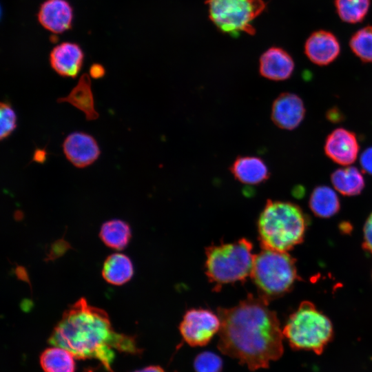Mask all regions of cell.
Wrapping results in <instances>:
<instances>
[{
	"instance_id": "cell-13",
	"label": "cell",
	"mask_w": 372,
	"mask_h": 372,
	"mask_svg": "<svg viewBox=\"0 0 372 372\" xmlns=\"http://www.w3.org/2000/svg\"><path fill=\"white\" fill-rule=\"evenodd\" d=\"M84 54L74 43L64 42L56 45L50 54L52 69L63 77L75 78L81 70Z\"/></svg>"
},
{
	"instance_id": "cell-1",
	"label": "cell",
	"mask_w": 372,
	"mask_h": 372,
	"mask_svg": "<svg viewBox=\"0 0 372 372\" xmlns=\"http://www.w3.org/2000/svg\"><path fill=\"white\" fill-rule=\"evenodd\" d=\"M268 302L249 294L236 306L217 309L221 323L218 349L251 371L268 368L284 352L282 330Z\"/></svg>"
},
{
	"instance_id": "cell-19",
	"label": "cell",
	"mask_w": 372,
	"mask_h": 372,
	"mask_svg": "<svg viewBox=\"0 0 372 372\" xmlns=\"http://www.w3.org/2000/svg\"><path fill=\"white\" fill-rule=\"evenodd\" d=\"M331 181L338 192L349 196L360 194L365 185L362 173L353 166L335 170L331 175Z\"/></svg>"
},
{
	"instance_id": "cell-5",
	"label": "cell",
	"mask_w": 372,
	"mask_h": 372,
	"mask_svg": "<svg viewBox=\"0 0 372 372\" xmlns=\"http://www.w3.org/2000/svg\"><path fill=\"white\" fill-rule=\"evenodd\" d=\"M282 333L293 349L320 355L332 340L333 329L329 318L313 303L304 301L290 315Z\"/></svg>"
},
{
	"instance_id": "cell-7",
	"label": "cell",
	"mask_w": 372,
	"mask_h": 372,
	"mask_svg": "<svg viewBox=\"0 0 372 372\" xmlns=\"http://www.w3.org/2000/svg\"><path fill=\"white\" fill-rule=\"evenodd\" d=\"M209 17L223 33L238 37L241 33L254 34L252 21L265 10L263 0H207Z\"/></svg>"
},
{
	"instance_id": "cell-31",
	"label": "cell",
	"mask_w": 372,
	"mask_h": 372,
	"mask_svg": "<svg viewBox=\"0 0 372 372\" xmlns=\"http://www.w3.org/2000/svg\"><path fill=\"white\" fill-rule=\"evenodd\" d=\"M327 118L331 122H338L342 121V115L336 107L331 109L327 114Z\"/></svg>"
},
{
	"instance_id": "cell-29",
	"label": "cell",
	"mask_w": 372,
	"mask_h": 372,
	"mask_svg": "<svg viewBox=\"0 0 372 372\" xmlns=\"http://www.w3.org/2000/svg\"><path fill=\"white\" fill-rule=\"evenodd\" d=\"M85 372H111V370H107L101 364L96 368L87 369ZM133 372H166L160 366H149Z\"/></svg>"
},
{
	"instance_id": "cell-26",
	"label": "cell",
	"mask_w": 372,
	"mask_h": 372,
	"mask_svg": "<svg viewBox=\"0 0 372 372\" xmlns=\"http://www.w3.org/2000/svg\"><path fill=\"white\" fill-rule=\"evenodd\" d=\"M1 140L8 137L17 127V114L11 105L6 101L0 104Z\"/></svg>"
},
{
	"instance_id": "cell-24",
	"label": "cell",
	"mask_w": 372,
	"mask_h": 372,
	"mask_svg": "<svg viewBox=\"0 0 372 372\" xmlns=\"http://www.w3.org/2000/svg\"><path fill=\"white\" fill-rule=\"evenodd\" d=\"M349 46L360 61L372 62V26L366 25L354 32L350 38Z\"/></svg>"
},
{
	"instance_id": "cell-3",
	"label": "cell",
	"mask_w": 372,
	"mask_h": 372,
	"mask_svg": "<svg viewBox=\"0 0 372 372\" xmlns=\"http://www.w3.org/2000/svg\"><path fill=\"white\" fill-rule=\"evenodd\" d=\"M308 218L295 203L268 200L258 220L262 249L287 252L304 239Z\"/></svg>"
},
{
	"instance_id": "cell-2",
	"label": "cell",
	"mask_w": 372,
	"mask_h": 372,
	"mask_svg": "<svg viewBox=\"0 0 372 372\" xmlns=\"http://www.w3.org/2000/svg\"><path fill=\"white\" fill-rule=\"evenodd\" d=\"M49 342L67 349L75 358L96 359L107 370H111L114 349L131 354L142 351L134 337L116 332L106 312L83 298L64 312Z\"/></svg>"
},
{
	"instance_id": "cell-12",
	"label": "cell",
	"mask_w": 372,
	"mask_h": 372,
	"mask_svg": "<svg viewBox=\"0 0 372 372\" xmlns=\"http://www.w3.org/2000/svg\"><path fill=\"white\" fill-rule=\"evenodd\" d=\"M304 54L314 64L324 66L335 61L340 54V45L332 32L319 30L313 32L305 41Z\"/></svg>"
},
{
	"instance_id": "cell-25",
	"label": "cell",
	"mask_w": 372,
	"mask_h": 372,
	"mask_svg": "<svg viewBox=\"0 0 372 372\" xmlns=\"http://www.w3.org/2000/svg\"><path fill=\"white\" fill-rule=\"evenodd\" d=\"M223 362L221 358L211 351L198 354L194 360L195 372H221Z\"/></svg>"
},
{
	"instance_id": "cell-6",
	"label": "cell",
	"mask_w": 372,
	"mask_h": 372,
	"mask_svg": "<svg viewBox=\"0 0 372 372\" xmlns=\"http://www.w3.org/2000/svg\"><path fill=\"white\" fill-rule=\"evenodd\" d=\"M259 295L269 300L291 290L298 279L296 260L287 252L262 249L251 273Z\"/></svg>"
},
{
	"instance_id": "cell-10",
	"label": "cell",
	"mask_w": 372,
	"mask_h": 372,
	"mask_svg": "<svg viewBox=\"0 0 372 372\" xmlns=\"http://www.w3.org/2000/svg\"><path fill=\"white\" fill-rule=\"evenodd\" d=\"M360 150L355 134L344 128H337L327 137L325 154L337 164L349 166L353 163Z\"/></svg>"
},
{
	"instance_id": "cell-9",
	"label": "cell",
	"mask_w": 372,
	"mask_h": 372,
	"mask_svg": "<svg viewBox=\"0 0 372 372\" xmlns=\"http://www.w3.org/2000/svg\"><path fill=\"white\" fill-rule=\"evenodd\" d=\"M62 147L67 159L78 168H84L92 165L101 154L96 139L83 132L70 134L65 138Z\"/></svg>"
},
{
	"instance_id": "cell-8",
	"label": "cell",
	"mask_w": 372,
	"mask_h": 372,
	"mask_svg": "<svg viewBox=\"0 0 372 372\" xmlns=\"http://www.w3.org/2000/svg\"><path fill=\"white\" fill-rule=\"evenodd\" d=\"M220 319L218 314L206 309L187 310L179 325L183 340L192 347H203L208 344L219 332Z\"/></svg>"
},
{
	"instance_id": "cell-20",
	"label": "cell",
	"mask_w": 372,
	"mask_h": 372,
	"mask_svg": "<svg viewBox=\"0 0 372 372\" xmlns=\"http://www.w3.org/2000/svg\"><path fill=\"white\" fill-rule=\"evenodd\" d=\"M133 273V265L130 258L119 253L108 256L102 270L104 279L114 285L127 282L132 277Z\"/></svg>"
},
{
	"instance_id": "cell-23",
	"label": "cell",
	"mask_w": 372,
	"mask_h": 372,
	"mask_svg": "<svg viewBox=\"0 0 372 372\" xmlns=\"http://www.w3.org/2000/svg\"><path fill=\"white\" fill-rule=\"evenodd\" d=\"M371 6V0H335V7L342 21L349 23L363 21Z\"/></svg>"
},
{
	"instance_id": "cell-17",
	"label": "cell",
	"mask_w": 372,
	"mask_h": 372,
	"mask_svg": "<svg viewBox=\"0 0 372 372\" xmlns=\"http://www.w3.org/2000/svg\"><path fill=\"white\" fill-rule=\"evenodd\" d=\"M91 84L90 76L86 73L82 74L68 95L59 98L57 102L68 103L74 106L84 113L87 121L97 119L99 115L94 107Z\"/></svg>"
},
{
	"instance_id": "cell-28",
	"label": "cell",
	"mask_w": 372,
	"mask_h": 372,
	"mask_svg": "<svg viewBox=\"0 0 372 372\" xmlns=\"http://www.w3.org/2000/svg\"><path fill=\"white\" fill-rule=\"evenodd\" d=\"M362 171L372 176V147L366 148L360 157Z\"/></svg>"
},
{
	"instance_id": "cell-32",
	"label": "cell",
	"mask_w": 372,
	"mask_h": 372,
	"mask_svg": "<svg viewBox=\"0 0 372 372\" xmlns=\"http://www.w3.org/2000/svg\"><path fill=\"white\" fill-rule=\"evenodd\" d=\"M47 153L45 149H37L33 155V161L39 163H43L46 159Z\"/></svg>"
},
{
	"instance_id": "cell-30",
	"label": "cell",
	"mask_w": 372,
	"mask_h": 372,
	"mask_svg": "<svg viewBox=\"0 0 372 372\" xmlns=\"http://www.w3.org/2000/svg\"><path fill=\"white\" fill-rule=\"evenodd\" d=\"M105 68L101 64L94 63L90 68V75L94 79H101L105 76Z\"/></svg>"
},
{
	"instance_id": "cell-22",
	"label": "cell",
	"mask_w": 372,
	"mask_h": 372,
	"mask_svg": "<svg viewBox=\"0 0 372 372\" xmlns=\"http://www.w3.org/2000/svg\"><path fill=\"white\" fill-rule=\"evenodd\" d=\"M100 237L107 246L119 250L127 246L131 238V231L126 223L112 220L103 225Z\"/></svg>"
},
{
	"instance_id": "cell-27",
	"label": "cell",
	"mask_w": 372,
	"mask_h": 372,
	"mask_svg": "<svg viewBox=\"0 0 372 372\" xmlns=\"http://www.w3.org/2000/svg\"><path fill=\"white\" fill-rule=\"evenodd\" d=\"M363 248L372 255V212L364 225Z\"/></svg>"
},
{
	"instance_id": "cell-16",
	"label": "cell",
	"mask_w": 372,
	"mask_h": 372,
	"mask_svg": "<svg viewBox=\"0 0 372 372\" xmlns=\"http://www.w3.org/2000/svg\"><path fill=\"white\" fill-rule=\"evenodd\" d=\"M234 178L246 185H258L270 176L269 169L264 161L257 156H238L230 167Z\"/></svg>"
},
{
	"instance_id": "cell-18",
	"label": "cell",
	"mask_w": 372,
	"mask_h": 372,
	"mask_svg": "<svg viewBox=\"0 0 372 372\" xmlns=\"http://www.w3.org/2000/svg\"><path fill=\"white\" fill-rule=\"evenodd\" d=\"M309 205L312 212L320 218H329L340 210V200L337 194L331 187L319 185L312 191Z\"/></svg>"
},
{
	"instance_id": "cell-15",
	"label": "cell",
	"mask_w": 372,
	"mask_h": 372,
	"mask_svg": "<svg viewBox=\"0 0 372 372\" xmlns=\"http://www.w3.org/2000/svg\"><path fill=\"white\" fill-rule=\"evenodd\" d=\"M294 68L293 59L281 48L271 47L260 57V74L269 80H287L291 76Z\"/></svg>"
},
{
	"instance_id": "cell-21",
	"label": "cell",
	"mask_w": 372,
	"mask_h": 372,
	"mask_svg": "<svg viewBox=\"0 0 372 372\" xmlns=\"http://www.w3.org/2000/svg\"><path fill=\"white\" fill-rule=\"evenodd\" d=\"M74 358L67 349L54 346L41 353L40 364L44 372H74Z\"/></svg>"
},
{
	"instance_id": "cell-4",
	"label": "cell",
	"mask_w": 372,
	"mask_h": 372,
	"mask_svg": "<svg viewBox=\"0 0 372 372\" xmlns=\"http://www.w3.org/2000/svg\"><path fill=\"white\" fill-rule=\"evenodd\" d=\"M252 249L246 238L206 248L205 273L216 289L251 276L255 258Z\"/></svg>"
},
{
	"instance_id": "cell-11",
	"label": "cell",
	"mask_w": 372,
	"mask_h": 372,
	"mask_svg": "<svg viewBox=\"0 0 372 372\" xmlns=\"http://www.w3.org/2000/svg\"><path fill=\"white\" fill-rule=\"evenodd\" d=\"M306 109L302 99L296 94L284 92L273 102L271 118L278 127L292 130L300 125Z\"/></svg>"
},
{
	"instance_id": "cell-14",
	"label": "cell",
	"mask_w": 372,
	"mask_h": 372,
	"mask_svg": "<svg viewBox=\"0 0 372 372\" xmlns=\"http://www.w3.org/2000/svg\"><path fill=\"white\" fill-rule=\"evenodd\" d=\"M41 25L52 33H63L72 26L73 10L65 0H46L39 10Z\"/></svg>"
}]
</instances>
